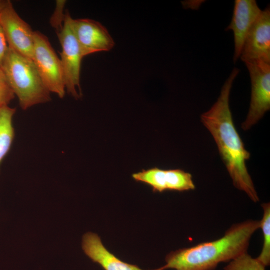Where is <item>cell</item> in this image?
<instances>
[{"instance_id":"1","label":"cell","mask_w":270,"mask_h":270,"mask_svg":"<svg viewBox=\"0 0 270 270\" xmlns=\"http://www.w3.org/2000/svg\"><path fill=\"white\" fill-rule=\"evenodd\" d=\"M239 72L236 68L232 70L218 100L202 114L200 120L213 137L234 187L256 202L260 198L246 165L250 154L246 149L235 127L230 106L231 90Z\"/></svg>"},{"instance_id":"2","label":"cell","mask_w":270,"mask_h":270,"mask_svg":"<svg viewBox=\"0 0 270 270\" xmlns=\"http://www.w3.org/2000/svg\"><path fill=\"white\" fill-rule=\"evenodd\" d=\"M260 228V221L248 220L232 226L222 238L170 252L163 270H214L247 252L250 238Z\"/></svg>"},{"instance_id":"3","label":"cell","mask_w":270,"mask_h":270,"mask_svg":"<svg viewBox=\"0 0 270 270\" xmlns=\"http://www.w3.org/2000/svg\"><path fill=\"white\" fill-rule=\"evenodd\" d=\"M1 68L22 110L51 101V93L44 84L32 60L9 48Z\"/></svg>"},{"instance_id":"4","label":"cell","mask_w":270,"mask_h":270,"mask_svg":"<svg viewBox=\"0 0 270 270\" xmlns=\"http://www.w3.org/2000/svg\"><path fill=\"white\" fill-rule=\"evenodd\" d=\"M32 60L48 91L63 98L66 90L60 58L48 38L39 31H34Z\"/></svg>"},{"instance_id":"5","label":"cell","mask_w":270,"mask_h":270,"mask_svg":"<svg viewBox=\"0 0 270 270\" xmlns=\"http://www.w3.org/2000/svg\"><path fill=\"white\" fill-rule=\"evenodd\" d=\"M71 16L66 10L62 30L57 34L62 46L60 62L63 70L66 92L74 98L82 96L80 84L81 64L84 56L71 27Z\"/></svg>"},{"instance_id":"6","label":"cell","mask_w":270,"mask_h":270,"mask_svg":"<svg viewBox=\"0 0 270 270\" xmlns=\"http://www.w3.org/2000/svg\"><path fill=\"white\" fill-rule=\"evenodd\" d=\"M246 64L252 84L250 107L247 117L242 124V129L247 131L270 110V64L255 61Z\"/></svg>"},{"instance_id":"7","label":"cell","mask_w":270,"mask_h":270,"mask_svg":"<svg viewBox=\"0 0 270 270\" xmlns=\"http://www.w3.org/2000/svg\"><path fill=\"white\" fill-rule=\"evenodd\" d=\"M0 24L8 47L18 54L32 60L34 31L19 16L10 0L0 14Z\"/></svg>"},{"instance_id":"8","label":"cell","mask_w":270,"mask_h":270,"mask_svg":"<svg viewBox=\"0 0 270 270\" xmlns=\"http://www.w3.org/2000/svg\"><path fill=\"white\" fill-rule=\"evenodd\" d=\"M71 27L84 56L108 52L115 42L108 30L100 22L88 18L71 20Z\"/></svg>"},{"instance_id":"9","label":"cell","mask_w":270,"mask_h":270,"mask_svg":"<svg viewBox=\"0 0 270 270\" xmlns=\"http://www.w3.org/2000/svg\"><path fill=\"white\" fill-rule=\"evenodd\" d=\"M132 177L136 182L151 186L154 192H182L196 188L192 175L180 169L165 170L154 168L135 173Z\"/></svg>"},{"instance_id":"10","label":"cell","mask_w":270,"mask_h":270,"mask_svg":"<svg viewBox=\"0 0 270 270\" xmlns=\"http://www.w3.org/2000/svg\"><path fill=\"white\" fill-rule=\"evenodd\" d=\"M240 58L246 62L270 64V10H262L245 40Z\"/></svg>"},{"instance_id":"11","label":"cell","mask_w":270,"mask_h":270,"mask_svg":"<svg viewBox=\"0 0 270 270\" xmlns=\"http://www.w3.org/2000/svg\"><path fill=\"white\" fill-rule=\"evenodd\" d=\"M262 11L255 0L235 1L232 20L226 29L232 30L234 34V62L240 58L246 36Z\"/></svg>"},{"instance_id":"12","label":"cell","mask_w":270,"mask_h":270,"mask_svg":"<svg viewBox=\"0 0 270 270\" xmlns=\"http://www.w3.org/2000/svg\"><path fill=\"white\" fill-rule=\"evenodd\" d=\"M82 248L85 254L104 270H143L136 265L124 262L110 252L103 245L100 237L88 232L82 238ZM154 270H163L162 268Z\"/></svg>"},{"instance_id":"13","label":"cell","mask_w":270,"mask_h":270,"mask_svg":"<svg viewBox=\"0 0 270 270\" xmlns=\"http://www.w3.org/2000/svg\"><path fill=\"white\" fill-rule=\"evenodd\" d=\"M16 109L9 106H0V174L2 163L10 151L15 131L13 118Z\"/></svg>"},{"instance_id":"14","label":"cell","mask_w":270,"mask_h":270,"mask_svg":"<svg viewBox=\"0 0 270 270\" xmlns=\"http://www.w3.org/2000/svg\"><path fill=\"white\" fill-rule=\"evenodd\" d=\"M262 206L264 214L260 221V228L263 232L264 243L262 252L257 258L267 266L270 264V204H262Z\"/></svg>"},{"instance_id":"15","label":"cell","mask_w":270,"mask_h":270,"mask_svg":"<svg viewBox=\"0 0 270 270\" xmlns=\"http://www.w3.org/2000/svg\"><path fill=\"white\" fill-rule=\"evenodd\" d=\"M266 267L257 258H254L246 252L230 261L224 270H266Z\"/></svg>"},{"instance_id":"16","label":"cell","mask_w":270,"mask_h":270,"mask_svg":"<svg viewBox=\"0 0 270 270\" xmlns=\"http://www.w3.org/2000/svg\"><path fill=\"white\" fill-rule=\"evenodd\" d=\"M66 0H57L54 12L50 19V26L55 30L56 34L62 29L66 18V10L64 8Z\"/></svg>"},{"instance_id":"17","label":"cell","mask_w":270,"mask_h":270,"mask_svg":"<svg viewBox=\"0 0 270 270\" xmlns=\"http://www.w3.org/2000/svg\"><path fill=\"white\" fill-rule=\"evenodd\" d=\"M16 96L4 70L0 68V106H9Z\"/></svg>"},{"instance_id":"18","label":"cell","mask_w":270,"mask_h":270,"mask_svg":"<svg viewBox=\"0 0 270 270\" xmlns=\"http://www.w3.org/2000/svg\"><path fill=\"white\" fill-rule=\"evenodd\" d=\"M8 48L4 33L0 24V68L2 67Z\"/></svg>"},{"instance_id":"19","label":"cell","mask_w":270,"mask_h":270,"mask_svg":"<svg viewBox=\"0 0 270 270\" xmlns=\"http://www.w3.org/2000/svg\"><path fill=\"white\" fill-rule=\"evenodd\" d=\"M8 0H0V14L8 3Z\"/></svg>"}]
</instances>
